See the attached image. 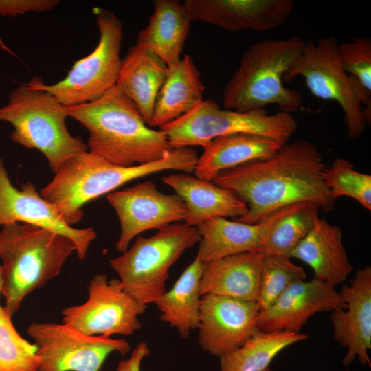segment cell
I'll list each match as a JSON object with an SVG mask.
<instances>
[{
    "mask_svg": "<svg viewBox=\"0 0 371 371\" xmlns=\"http://www.w3.org/2000/svg\"><path fill=\"white\" fill-rule=\"evenodd\" d=\"M346 308L335 286L313 278L291 284L269 308L259 312L257 328L265 332L300 333L317 313Z\"/></svg>",
    "mask_w": 371,
    "mask_h": 371,
    "instance_id": "obj_18",
    "label": "cell"
},
{
    "mask_svg": "<svg viewBox=\"0 0 371 371\" xmlns=\"http://www.w3.org/2000/svg\"><path fill=\"white\" fill-rule=\"evenodd\" d=\"M305 41L297 36L284 39L259 41L241 56L239 66L225 85V109L248 111L276 104L280 111H296L301 93L283 84V77L300 55Z\"/></svg>",
    "mask_w": 371,
    "mask_h": 371,
    "instance_id": "obj_4",
    "label": "cell"
},
{
    "mask_svg": "<svg viewBox=\"0 0 371 371\" xmlns=\"http://www.w3.org/2000/svg\"><path fill=\"white\" fill-rule=\"evenodd\" d=\"M106 200L120 223L121 231L115 248L123 253L136 236L147 230L159 229L168 224L184 221L188 212L179 195L164 194L150 181L109 193Z\"/></svg>",
    "mask_w": 371,
    "mask_h": 371,
    "instance_id": "obj_13",
    "label": "cell"
},
{
    "mask_svg": "<svg viewBox=\"0 0 371 371\" xmlns=\"http://www.w3.org/2000/svg\"><path fill=\"white\" fill-rule=\"evenodd\" d=\"M191 21L238 32L267 31L284 24L294 7L293 0H186Z\"/></svg>",
    "mask_w": 371,
    "mask_h": 371,
    "instance_id": "obj_16",
    "label": "cell"
},
{
    "mask_svg": "<svg viewBox=\"0 0 371 371\" xmlns=\"http://www.w3.org/2000/svg\"><path fill=\"white\" fill-rule=\"evenodd\" d=\"M13 223L32 225L69 238L80 260L85 258L96 238L91 227L77 229L69 225L56 206L43 198L32 183H23L20 189L14 186L0 157V226Z\"/></svg>",
    "mask_w": 371,
    "mask_h": 371,
    "instance_id": "obj_14",
    "label": "cell"
},
{
    "mask_svg": "<svg viewBox=\"0 0 371 371\" xmlns=\"http://www.w3.org/2000/svg\"><path fill=\"white\" fill-rule=\"evenodd\" d=\"M2 284H3L2 269H1V265L0 264V294L1 293Z\"/></svg>",
    "mask_w": 371,
    "mask_h": 371,
    "instance_id": "obj_36",
    "label": "cell"
},
{
    "mask_svg": "<svg viewBox=\"0 0 371 371\" xmlns=\"http://www.w3.org/2000/svg\"><path fill=\"white\" fill-rule=\"evenodd\" d=\"M167 71L168 65L140 44L131 46L122 59L116 86L134 103L149 126Z\"/></svg>",
    "mask_w": 371,
    "mask_h": 371,
    "instance_id": "obj_23",
    "label": "cell"
},
{
    "mask_svg": "<svg viewBox=\"0 0 371 371\" xmlns=\"http://www.w3.org/2000/svg\"><path fill=\"white\" fill-rule=\"evenodd\" d=\"M201 239L196 257L203 262L248 251H260L259 224L214 217L197 227Z\"/></svg>",
    "mask_w": 371,
    "mask_h": 371,
    "instance_id": "obj_28",
    "label": "cell"
},
{
    "mask_svg": "<svg viewBox=\"0 0 371 371\" xmlns=\"http://www.w3.org/2000/svg\"><path fill=\"white\" fill-rule=\"evenodd\" d=\"M337 54L344 71L371 92V39L358 37L338 44Z\"/></svg>",
    "mask_w": 371,
    "mask_h": 371,
    "instance_id": "obj_33",
    "label": "cell"
},
{
    "mask_svg": "<svg viewBox=\"0 0 371 371\" xmlns=\"http://www.w3.org/2000/svg\"><path fill=\"white\" fill-rule=\"evenodd\" d=\"M345 371H349V370H345Z\"/></svg>",
    "mask_w": 371,
    "mask_h": 371,
    "instance_id": "obj_38",
    "label": "cell"
},
{
    "mask_svg": "<svg viewBox=\"0 0 371 371\" xmlns=\"http://www.w3.org/2000/svg\"><path fill=\"white\" fill-rule=\"evenodd\" d=\"M57 0H0V16L15 17L27 12H43L52 10Z\"/></svg>",
    "mask_w": 371,
    "mask_h": 371,
    "instance_id": "obj_34",
    "label": "cell"
},
{
    "mask_svg": "<svg viewBox=\"0 0 371 371\" xmlns=\"http://www.w3.org/2000/svg\"><path fill=\"white\" fill-rule=\"evenodd\" d=\"M262 371H272V370L269 367H268V368H265V370H263Z\"/></svg>",
    "mask_w": 371,
    "mask_h": 371,
    "instance_id": "obj_37",
    "label": "cell"
},
{
    "mask_svg": "<svg viewBox=\"0 0 371 371\" xmlns=\"http://www.w3.org/2000/svg\"><path fill=\"white\" fill-rule=\"evenodd\" d=\"M200 239L196 227L170 223L150 237L138 236L130 249L109 263L135 300L146 305L155 303L166 291L172 265Z\"/></svg>",
    "mask_w": 371,
    "mask_h": 371,
    "instance_id": "obj_7",
    "label": "cell"
},
{
    "mask_svg": "<svg viewBox=\"0 0 371 371\" xmlns=\"http://www.w3.org/2000/svg\"><path fill=\"white\" fill-rule=\"evenodd\" d=\"M307 338L305 333L257 328L242 346L220 357L221 371H262L284 349Z\"/></svg>",
    "mask_w": 371,
    "mask_h": 371,
    "instance_id": "obj_29",
    "label": "cell"
},
{
    "mask_svg": "<svg viewBox=\"0 0 371 371\" xmlns=\"http://www.w3.org/2000/svg\"><path fill=\"white\" fill-rule=\"evenodd\" d=\"M99 41L95 49L75 62L66 76L40 86L67 107L93 102L116 85L121 67L123 26L119 18L104 8H95Z\"/></svg>",
    "mask_w": 371,
    "mask_h": 371,
    "instance_id": "obj_10",
    "label": "cell"
},
{
    "mask_svg": "<svg viewBox=\"0 0 371 371\" xmlns=\"http://www.w3.org/2000/svg\"><path fill=\"white\" fill-rule=\"evenodd\" d=\"M259 312L256 302L202 295L198 327L201 348L219 357L238 348L258 328Z\"/></svg>",
    "mask_w": 371,
    "mask_h": 371,
    "instance_id": "obj_15",
    "label": "cell"
},
{
    "mask_svg": "<svg viewBox=\"0 0 371 371\" xmlns=\"http://www.w3.org/2000/svg\"><path fill=\"white\" fill-rule=\"evenodd\" d=\"M146 27L139 31L136 43L144 45L168 67L180 60L191 20L183 3L177 0H155Z\"/></svg>",
    "mask_w": 371,
    "mask_h": 371,
    "instance_id": "obj_25",
    "label": "cell"
},
{
    "mask_svg": "<svg viewBox=\"0 0 371 371\" xmlns=\"http://www.w3.org/2000/svg\"><path fill=\"white\" fill-rule=\"evenodd\" d=\"M87 300L62 311L63 323L89 335H131L140 329L138 317L147 305L139 303L123 288L119 279L96 274L88 286Z\"/></svg>",
    "mask_w": 371,
    "mask_h": 371,
    "instance_id": "obj_12",
    "label": "cell"
},
{
    "mask_svg": "<svg viewBox=\"0 0 371 371\" xmlns=\"http://www.w3.org/2000/svg\"><path fill=\"white\" fill-rule=\"evenodd\" d=\"M263 257L259 251H248L205 263L199 282L201 295L212 294L256 302Z\"/></svg>",
    "mask_w": 371,
    "mask_h": 371,
    "instance_id": "obj_21",
    "label": "cell"
},
{
    "mask_svg": "<svg viewBox=\"0 0 371 371\" xmlns=\"http://www.w3.org/2000/svg\"><path fill=\"white\" fill-rule=\"evenodd\" d=\"M76 251L69 238L23 223L0 231V260L5 308L13 315L23 300L58 276L67 258Z\"/></svg>",
    "mask_w": 371,
    "mask_h": 371,
    "instance_id": "obj_5",
    "label": "cell"
},
{
    "mask_svg": "<svg viewBox=\"0 0 371 371\" xmlns=\"http://www.w3.org/2000/svg\"><path fill=\"white\" fill-rule=\"evenodd\" d=\"M205 89L193 59L184 55L179 62L168 67L150 127L160 128L192 111L203 101Z\"/></svg>",
    "mask_w": 371,
    "mask_h": 371,
    "instance_id": "obj_24",
    "label": "cell"
},
{
    "mask_svg": "<svg viewBox=\"0 0 371 371\" xmlns=\"http://www.w3.org/2000/svg\"><path fill=\"white\" fill-rule=\"evenodd\" d=\"M69 117L89 132V152L122 166L149 164L172 148L164 132L150 128L116 86L100 98L68 107Z\"/></svg>",
    "mask_w": 371,
    "mask_h": 371,
    "instance_id": "obj_2",
    "label": "cell"
},
{
    "mask_svg": "<svg viewBox=\"0 0 371 371\" xmlns=\"http://www.w3.org/2000/svg\"><path fill=\"white\" fill-rule=\"evenodd\" d=\"M324 177L335 200L340 196H348L371 210L370 175L356 170L350 161L338 158L330 167L327 166Z\"/></svg>",
    "mask_w": 371,
    "mask_h": 371,
    "instance_id": "obj_32",
    "label": "cell"
},
{
    "mask_svg": "<svg viewBox=\"0 0 371 371\" xmlns=\"http://www.w3.org/2000/svg\"><path fill=\"white\" fill-rule=\"evenodd\" d=\"M12 316L0 305V371H38V348L18 333Z\"/></svg>",
    "mask_w": 371,
    "mask_h": 371,
    "instance_id": "obj_30",
    "label": "cell"
},
{
    "mask_svg": "<svg viewBox=\"0 0 371 371\" xmlns=\"http://www.w3.org/2000/svg\"><path fill=\"white\" fill-rule=\"evenodd\" d=\"M284 144L271 137L253 133L216 137L203 147L194 172L201 179L213 181L223 171L272 157Z\"/></svg>",
    "mask_w": 371,
    "mask_h": 371,
    "instance_id": "obj_22",
    "label": "cell"
},
{
    "mask_svg": "<svg viewBox=\"0 0 371 371\" xmlns=\"http://www.w3.org/2000/svg\"><path fill=\"white\" fill-rule=\"evenodd\" d=\"M284 256L263 257L258 297L259 311L269 308L291 284L305 280L304 269Z\"/></svg>",
    "mask_w": 371,
    "mask_h": 371,
    "instance_id": "obj_31",
    "label": "cell"
},
{
    "mask_svg": "<svg viewBox=\"0 0 371 371\" xmlns=\"http://www.w3.org/2000/svg\"><path fill=\"white\" fill-rule=\"evenodd\" d=\"M35 76L13 89L0 106V121L10 124L11 140L27 149H37L55 173L69 159L88 150L81 138L67 130L69 108L40 86Z\"/></svg>",
    "mask_w": 371,
    "mask_h": 371,
    "instance_id": "obj_6",
    "label": "cell"
},
{
    "mask_svg": "<svg viewBox=\"0 0 371 371\" xmlns=\"http://www.w3.org/2000/svg\"><path fill=\"white\" fill-rule=\"evenodd\" d=\"M319 205L301 201L280 207L258 224L260 228V252L266 256L290 255L308 234L319 217Z\"/></svg>",
    "mask_w": 371,
    "mask_h": 371,
    "instance_id": "obj_26",
    "label": "cell"
},
{
    "mask_svg": "<svg viewBox=\"0 0 371 371\" xmlns=\"http://www.w3.org/2000/svg\"><path fill=\"white\" fill-rule=\"evenodd\" d=\"M339 293L346 308L331 311L330 319L335 339L347 348L343 363L348 366L358 358L371 367L368 353L371 348V267L357 270Z\"/></svg>",
    "mask_w": 371,
    "mask_h": 371,
    "instance_id": "obj_17",
    "label": "cell"
},
{
    "mask_svg": "<svg viewBox=\"0 0 371 371\" xmlns=\"http://www.w3.org/2000/svg\"><path fill=\"white\" fill-rule=\"evenodd\" d=\"M297 128V123L290 113L268 114L265 109H222L215 102L207 100L159 129L175 148L205 147L216 137L236 133L261 135L286 144Z\"/></svg>",
    "mask_w": 371,
    "mask_h": 371,
    "instance_id": "obj_9",
    "label": "cell"
},
{
    "mask_svg": "<svg viewBox=\"0 0 371 371\" xmlns=\"http://www.w3.org/2000/svg\"><path fill=\"white\" fill-rule=\"evenodd\" d=\"M203 267L204 263L196 256L172 287L155 303L161 312L159 319L176 328L184 339L199 327L201 298L199 282Z\"/></svg>",
    "mask_w": 371,
    "mask_h": 371,
    "instance_id": "obj_27",
    "label": "cell"
},
{
    "mask_svg": "<svg viewBox=\"0 0 371 371\" xmlns=\"http://www.w3.org/2000/svg\"><path fill=\"white\" fill-rule=\"evenodd\" d=\"M334 37L309 41L289 71L283 82L302 76L315 97L337 102L344 113V122L350 138L355 139L364 132L366 117L371 116V92L352 75L343 69Z\"/></svg>",
    "mask_w": 371,
    "mask_h": 371,
    "instance_id": "obj_8",
    "label": "cell"
},
{
    "mask_svg": "<svg viewBox=\"0 0 371 371\" xmlns=\"http://www.w3.org/2000/svg\"><path fill=\"white\" fill-rule=\"evenodd\" d=\"M327 166L313 143L295 139L272 157L223 171L213 181L232 191L247 206L235 221L258 224L272 212L301 201L316 203L328 212L335 204L325 181Z\"/></svg>",
    "mask_w": 371,
    "mask_h": 371,
    "instance_id": "obj_1",
    "label": "cell"
},
{
    "mask_svg": "<svg viewBox=\"0 0 371 371\" xmlns=\"http://www.w3.org/2000/svg\"><path fill=\"white\" fill-rule=\"evenodd\" d=\"M149 354L148 344L145 342L139 343L128 359L118 363L117 371H140L142 359Z\"/></svg>",
    "mask_w": 371,
    "mask_h": 371,
    "instance_id": "obj_35",
    "label": "cell"
},
{
    "mask_svg": "<svg viewBox=\"0 0 371 371\" xmlns=\"http://www.w3.org/2000/svg\"><path fill=\"white\" fill-rule=\"evenodd\" d=\"M27 331L38 348V371H99L111 352L131 350L124 339L89 335L65 323L33 322Z\"/></svg>",
    "mask_w": 371,
    "mask_h": 371,
    "instance_id": "obj_11",
    "label": "cell"
},
{
    "mask_svg": "<svg viewBox=\"0 0 371 371\" xmlns=\"http://www.w3.org/2000/svg\"><path fill=\"white\" fill-rule=\"evenodd\" d=\"M290 258L305 262L312 269L314 279L333 286L345 281L353 269L343 244L341 228L319 217Z\"/></svg>",
    "mask_w": 371,
    "mask_h": 371,
    "instance_id": "obj_20",
    "label": "cell"
},
{
    "mask_svg": "<svg viewBox=\"0 0 371 371\" xmlns=\"http://www.w3.org/2000/svg\"><path fill=\"white\" fill-rule=\"evenodd\" d=\"M162 181L184 201L188 212L184 221L190 226L197 227L214 217L238 218L248 210L245 203L232 191L190 173L168 175L162 177Z\"/></svg>",
    "mask_w": 371,
    "mask_h": 371,
    "instance_id": "obj_19",
    "label": "cell"
},
{
    "mask_svg": "<svg viewBox=\"0 0 371 371\" xmlns=\"http://www.w3.org/2000/svg\"><path fill=\"white\" fill-rule=\"evenodd\" d=\"M191 147L172 148L162 159L142 165L122 166L88 150L67 160L43 187L41 196L58 209L71 226L83 217L82 207L135 179L164 170L194 172L198 160Z\"/></svg>",
    "mask_w": 371,
    "mask_h": 371,
    "instance_id": "obj_3",
    "label": "cell"
}]
</instances>
